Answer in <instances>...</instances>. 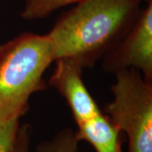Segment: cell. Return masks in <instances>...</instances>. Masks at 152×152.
<instances>
[{"label":"cell","mask_w":152,"mask_h":152,"mask_svg":"<svg viewBox=\"0 0 152 152\" xmlns=\"http://www.w3.org/2000/svg\"><path fill=\"white\" fill-rule=\"evenodd\" d=\"M143 0H86L64 12L47 35L54 62L92 68L129 31Z\"/></svg>","instance_id":"1"},{"label":"cell","mask_w":152,"mask_h":152,"mask_svg":"<svg viewBox=\"0 0 152 152\" xmlns=\"http://www.w3.org/2000/svg\"><path fill=\"white\" fill-rule=\"evenodd\" d=\"M53 62L47 34L26 31L0 44V121L27 113L31 97L48 87L43 76Z\"/></svg>","instance_id":"2"},{"label":"cell","mask_w":152,"mask_h":152,"mask_svg":"<svg viewBox=\"0 0 152 152\" xmlns=\"http://www.w3.org/2000/svg\"><path fill=\"white\" fill-rule=\"evenodd\" d=\"M114 75L113 99L105 105L104 113L127 134L128 152H152V83L133 69Z\"/></svg>","instance_id":"3"},{"label":"cell","mask_w":152,"mask_h":152,"mask_svg":"<svg viewBox=\"0 0 152 152\" xmlns=\"http://www.w3.org/2000/svg\"><path fill=\"white\" fill-rule=\"evenodd\" d=\"M144 2L145 5L129 31L101 61L106 73L114 75L133 69L152 83V0Z\"/></svg>","instance_id":"4"},{"label":"cell","mask_w":152,"mask_h":152,"mask_svg":"<svg viewBox=\"0 0 152 152\" xmlns=\"http://www.w3.org/2000/svg\"><path fill=\"white\" fill-rule=\"evenodd\" d=\"M83 68L71 59L55 61V69L48 86L54 88L64 98L76 124L102 112L83 80Z\"/></svg>","instance_id":"5"},{"label":"cell","mask_w":152,"mask_h":152,"mask_svg":"<svg viewBox=\"0 0 152 152\" xmlns=\"http://www.w3.org/2000/svg\"><path fill=\"white\" fill-rule=\"evenodd\" d=\"M77 127L78 140L88 142L96 152H121V132L102 111Z\"/></svg>","instance_id":"6"},{"label":"cell","mask_w":152,"mask_h":152,"mask_svg":"<svg viewBox=\"0 0 152 152\" xmlns=\"http://www.w3.org/2000/svg\"><path fill=\"white\" fill-rule=\"evenodd\" d=\"M86 0H23L20 17L26 20H37L49 16L54 11Z\"/></svg>","instance_id":"7"},{"label":"cell","mask_w":152,"mask_h":152,"mask_svg":"<svg viewBox=\"0 0 152 152\" xmlns=\"http://www.w3.org/2000/svg\"><path fill=\"white\" fill-rule=\"evenodd\" d=\"M79 143L75 131L64 128L51 139L40 143L35 152H77Z\"/></svg>","instance_id":"8"},{"label":"cell","mask_w":152,"mask_h":152,"mask_svg":"<svg viewBox=\"0 0 152 152\" xmlns=\"http://www.w3.org/2000/svg\"><path fill=\"white\" fill-rule=\"evenodd\" d=\"M20 124V120L0 121V152H12Z\"/></svg>","instance_id":"9"},{"label":"cell","mask_w":152,"mask_h":152,"mask_svg":"<svg viewBox=\"0 0 152 152\" xmlns=\"http://www.w3.org/2000/svg\"><path fill=\"white\" fill-rule=\"evenodd\" d=\"M31 134V126L28 124H20L12 152H30Z\"/></svg>","instance_id":"10"}]
</instances>
